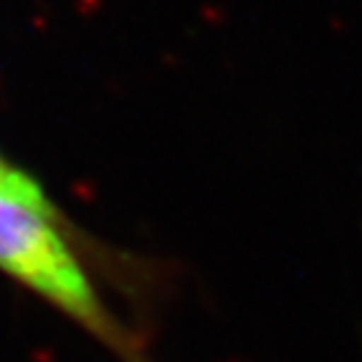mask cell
Masks as SVG:
<instances>
[{
  "label": "cell",
  "instance_id": "6da1fadb",
  "mask_svg": "<svg viewBox=\"0 0 362 362\" xmlns=\"http://www.w3.org/2000/svg\"><path fill=\"white\" fill-rule=\"evenodd\" d=\"M48 219L0 197V269L43 294L90 332L116 339V325L108 320L88 274Z\"/></svg>",
  "mask_w": 362,
  "mask_h": 362
},
{
  "label": "cell",
  "instance_id": "7a4b0ae2",
  "mask_svg": "<svg viewBox=\"0 0 362 362\" xmlns=\"http://www.w3.org/2000/svg\"><path fill=\"white\" fill-rule=\"evenodd\" d=\"M0 197H6L11 202L23 204V206L38 211V214L56 219V206L51 204L48 194L43 192V187H40L33 176L25 174L18 166H13L3 156H0Z\"/></svg>",
  "mask_w": 362,
  "mask_h": 362
}]
</instances>
